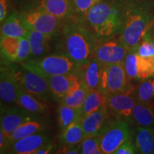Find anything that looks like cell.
Returning <instances> with one entry per match:
<instances>
[{"instance_id": "6da1fadb", "label": "cell", "mask_w": 154, "mask_h": 154, "mask_svg": "<svg viewBox=\"0 0 154 154\" xmlns=\"http://www.w3.org/2000/svg\"><path fill=\"white\" fill-rule=\"evenodd\" d=\"M125 2L101 0L88 11L85 17L98 43L120 34L124 19Z\"/></svg>"}, {"instance_id": "7a4b0ae2", "label": "cell", "mask_w": 154, "mask_h": 154, "mask_svg": "<svg viewBox=\"0 0 154 154\" xmlns=\"http://www.w3.org/2000/svg\"><path fill=\"white\" fill-rule=\"evenodd\" d=\"M65 54L82 67L93 59L98 42L91 28L80 20L67 21L61 27Z\"/></svg>"}, {"instance_id": "3957f363", "label": "cell", "mask_w": 154, "mask_h": 154, "mask_svg": "<svg viewBox=\"0 0 154 154\" xmlns=\"http://www.w3.org/2000/svg\"><path fill=\"white\" fill-rule=\"evenodd\" d=\"M154 20V11L146 2H125L124 19L119 34L121 41L129 51H136L145 32Z\"/></svg>"}, {"instance_id": "277c9868", "label": "cell", "mask_w": 154, "mask_h": 154, "mask_svg": "<svg viewBox=\"0 0 154 154\" xmlns=\"http://www.w3.org/2000/svg\"><path fill=\"white\" fill-rule=\"evenodd\" d=\"M21 66L45 77L55 75L78 74L82 67L66 54H54L21 63Z\"/></svg>"}, {"instance_id": "5b68a950", "label": "cell", "mask_w": 154, "mask_h": 154, "mask_svg": "<svg viewBox=\"0 0 154 154\" xmlns=\"http://www.w3.org/2000/svg\"><path fill=\"white\" fill-rule=\"evenodd\" d=\"M128 121L124 119L111 121L100 134V147L103 154L114 153L120 146L131 138Z\"/></svg>"}, {"instance_id": "8992f818", "label": "cell", "mask_w": 154, "mask_h": 154, "mask_svg": "<svg viewBox=\"0 0 154 154\" xmlns=\"http://www.w3.org/2000/svg\"><path fill=\"white\" fill-rule=\"evenodd\" d=\"M19 14L28 29L38 31L47 35L54 36L62 26V19L37 7Z\"/></svg>"}, {"instance_id": "52a82bcc", "label": "cell", "mask_w": 154, "mask_h": 154, "mask_svg": "<svg viewBox=\"0 0 154 154\" xmlns=\"http://www.w3.org/2000/svg\"><path fill=\"white\" fill-rule=\"evenodd\" d=\"M14 72L19 86L26 91L42 100L49 99L52 96L47 77L23 67L22 69H14Z\"/></svg>"}, {"instance_id": "ba28073f", "label": "cell", "mask_w": 154, "mask_h": 154, "mask_svg": "<svg viewBox=\"0 0 154 154\" xmlns=\"http://www.w3.org/2000/svg\"><path fill=\"white\" fill-rule=\"evenodd\" d=\"M124 63L104 65L101 90L104 92L107 96L124 91L132 87L128 84V78Z\"/></svg>"}, {"instance_id": "9c48e42d", "label": "cell", "mask_w": 154, "mask_h": 154, "mask_svg": "<svg viewBox=\"0 0 154 154\" xmlns=\"http://www.w3.org/2000/svg\"><path fill=\"white\" fill-rule=\"evenodd\" d=\"M129 51L121 41L113 37L98 44L94 57L104 65L124 63Z\"/></svg>"}, {"instance_id": "30bf717a", "label": "cell", "mask_w": 154, "mask_h": 154, "mask_svg": "<svg viewBox=\"0 0 154 154\" xmlns=\"http://www.w3.org/2000/svg\"><path fill=\"white\" fill-rule=\"evenodd\" d=\"M134 90L131 87L124 91L107 96L106 105L109 110L128 123H132L133 109L137 102Z\"/></svg>"}, {"instance_id": "8fae6325", "label": "cell", "mask_w": 154, "mask_h": 154, "mask_svg": "<svg viewBox=\"0 0 154 154\" xmlns=\"http://www.w3.org/2000/svg\"><path fill=\"white\" fill-rule=\"evenodd\" d=\"M124 63L128 79L144 81L154 77V63L136 51H129Z\"/></svg>"}, {"instance_id": "7c38bea8", "label": "cell", "mask_w": 154, "mask_h": 154, "mask_svg": "<svg viewBox=\"0 0 154 154\" xmlns=\"http://www.w3.org/2000/svg\"><path fill=\"white\" fill-rule=\"evenodd\" d=\"M1 131L9 138L15 130L24 123L36 119L37 115L31 113L22 107H2Z\"/></svg>"}, {"instance_id": "4fadbf2b", "label": "cell", "mask_w": 154, "mask_h": 154, "mask_svg": "<svg viewBox=\"0 0 154 154\" xmlns=\"http://www.w3.org/2000/svg\"><path fill=\"white\" fill-rule=\"evenodd\" d=\"M0 71V98L2 102L7 104L17 103L19 85L14 69L2 66Z\"/></svg>"}, {"instance_id": "5bb4252c", "label": "cell", "mask_w": 154, "mask_h": 154, "mask_svg": "<svg viewBox=\"0 0 154 154\" xmlns=\"http://www.w3.org/2000/svg\"><path fill=\"white\" fill-rule=\"evenodd\" d=\"M109 110L106 105L84 117L81 120L85 138L99 136L101 134L109 122Z\"/></svg>"}, {"instance_id": "9a60e30c", "label": "cell", "mask_w": 154, "mask_h": 154, "mask_svg": "<svg viewBox=\"0 0 154 154\" xmlns=\"http://www.w3.org/2000/svg\"><path fill=\"white\" fill-rule=\"evenodd\" d=\"M49 135L42 131L13 142L9 146L11 153L34 154L37 150L49 140Z\"/></svg>"}, {"instance_id": "2e32d148", "label": "cell", "mask_w": 154, "mask_h": 154, "mask_svg": "<svg viewBox=\"0 0 154 154\" xmlns=\"http://www.w3.org/2000/svg\"><path fill=\"white\" fill-rule=\"evenodd\" d=\"M84 71L82 73V79L88 91L101 90L104 64L94 57L90 62L86 66H84Z\"/></svg>"}, {"instance_id": "e0dca14e", "label": "cell", "mask_w": 154, "mask_h": 154, "mask_svg": "<svg viewBox=\"0 0 154 154\" xmlns=\"http://www.w3.org/2000/svg\"><path fill=\"white\" fill-rule=\"evenodd\" d=\"M82 72L78 74L55 75L48 77L50 89L54 99L61 101V100L66 95L67 91L73 82L82 74Z\"/></svg>"}, {"instance_id": "ac0fdd59", "label": "cell", "mask_w": 154, "mask_h": 154, "mask_svg": "<svg viewBox=\"0 0 154 154\" xmlns=\"http://www.w3.org/2000/svg\"><path fill=\"white\" fill-rule=\"evenodd\" d=\"M134 144L136 153H154V128L138 126L134 134Z\"/></svg>"}, {"instance_id": "d6986e66", "label": "cell", "mask_w": 154, "mask_h": 154, "mask_svg": "<svg viewBox=\"0 0 154 154\" xmlns=\"http://www.w3.org/2000/svg\"><path fill=\"white\" fill-rule=\"evenodd\" d=\"M132 124L138 126L154 127V101H137L133 109Z\"/></svg>"}, {"instance_id": "ffe728a7", "label": "cell", "mask_w": 154, "mask_h": 154, "mask_svg": "<svg viewBox=\"0 0 154 154\" xmlns=\"http://www.w3.org/2000/svg\"><path fill=\"white\" fill-rule=\"evenodd\" d=\"M17 104L34 115L44 114L48 111V105L33 94L19 86Z\"/></svg>"}, {"instance_id": "44dd1931", "label": "cell", "mask_w": 154, "mask_h": 154, "mask_svg": "<svg viewBox=\"0 0 154 154\" xmlns=\"http://www.w3.org/2000/svg\"><path fill=\"white\" fill-rule=\"evenodd\" d=\"M29 29L19 16V12L12 11L3 22L1 27V37H17L26 36Z\"/></svg>"}, {"instance_id": "7402d4cb", "label": "cell", "mask_w": 154, "mask_h": 154, "mask_svg": "<svg viewBox=\"0 0 154 154\" xmlns=\"http://www.w3.org/2000/svg\"><path fill=\"white\" fill-rule=\"evenodd\" d=\"M36 7L62 20L70 17L74 10L69 0H40Z\"/></svg>"}, {"instance_id": "603a6c76", "label": "cell", "mask_w": 154, "mask_h": 154, "mask_svg": "<svg viewBox=\"0 0 154 154\" xmlns=\"http://www.w3.org/2000/svg\"><path fill=\"white\" fill-rule=\"evenodd\" d=\"M49 127V121L40 119H35L24 123L19 126L8 138L9 146L13 142L22 139L30 135L44 131Z\"/></svg>"}, {"instance_id": "cb8c5ba5", "label": "cell", "mask_w": 154, "mask_h": 154, "mask_svg": "<svg viewBox=\"0 0 154 154\" xmlns=\"http://www.w3.org/2000/svg\"><path fill=\"white\" fill-rule=\"evenodd\" d=\"M53 35H47L38 31L29 29L26 37L29 41L32 59L44 57L49 50L50 39Z\"/></svg>"}, {"instance_id": "d4e9b609", "label": "cell", "mask_w": 154, "mask_h": 154, "mask_svg": "<svg viewBox=\"0 0 154 154\" xmlns=\"http://www.w3.org/2000/svg\"><path fill=\"white\" fill-rule=\"evenodd\" d=\"M106 103L107 95L103 91H89L82 107V119L106 106Z\"/></svg>"}, {"instance_id": "484cf974", "label": "cell", "mask_w": 154, "mask_h": 154, "mask_svg": "<svg viewBox=\"0 0 154 154\" xmlns=\"http://www.w3.org/2000/svg\"><path fill=\"white\" fill-rule=\"evenodd\" d=\"M58 122L61 131H63L71 124L82 119V109H75L60 103L58 107Z\"/></svg>"}, {"instance_id": "4316f807", "label": "cell", "mask_w": 154, "mask_h": 154, "mask_svg": "<svg viewBox=\"0 0 154 154\" xmlns=\"http://www.w3.org/2000/svg\"><path fill=\"white\" fill-rule=\"evenodd\" d=\"M85 138L81 121L75 122L63 131L59 137V140L63 146H70L79 144Z\"/></svg>"}, {"instance_id": "83f0119b", "label": "cell", "mask_w": 154, "mask_h": 154, "mask_svg": "<svg viewBox=\"0 0 154 154\" xmlns=\"http://www.w3.org/2000/svg\"><path fill=\"white\" fill-rule=\"evenodd\" d=\"M19 38L17 37H1V54L9 62H16L18 54Z\"/></svg>"}, {"instance_id": "f1b7e54d", "label": "cell", "mask_w": 154, "mask_h": 154, "mask_svg": "<svg viewBox=\"0 0 154 154\" xmlns=\"http://www.w3.org/2000/svg\"><path fill=\"white\" fill-rule=\"evenodd\" d=\"M88 89L87 87L82 83V86L76 92L70 96H65L61 100L60 103L75 108V109H82L83 105L85 101L86 97L88 93Z\"/></svg>"}, {"instance_id": "f546056e", "label": "cell", "mask_w": 154, "mask_h": 154, "mask_svg": "<svg viewBox=\"0 0 154 154\" xmlns=\"http://www.w3.org/2000/svg\"><path fill=\"white\" fill-rule=\"evenodd\" d=\"M137 101L149 102L154 99V77L147 79L138 86L136 94Z\"/></svg>"}, {"instance_id": "4dcf8cb0", "label": "cell", "mask_w": 154, "mask_h": 154, "mask_svg": "<svg viewBox=\"0 0 154 154\" xmlns=\"http://www.w3.org/2000/svg\"><path fill=\"white\" fill-rule=\"evenodd\" d=\"M81 153L83 154H102L100 147L99 136L85 138L82 141Z\"/></svg>"}, {"instance_id": "1f68e13d", "label": "cell", "mask_w": 154, "mask_h": 154, "mask_svg": "<svg viewBox=\"0 0 154 154\" xmlns=\"http://www.w3.org/2000/svg\"><path fill=\"white\" fill-rule=\"evenodd\" d=\"M101 0H72L73 7L78 16L85 18L88 11Z\"/></svg>"}, {"instance_id": "d6a6232c", "label": "cell", "mask_w": 154, "mask_h": 154, "mask_svg": "<svg viewBox=\"0 0 154 154\" xmlns=\"http://www.w3.org/2000/svg\"><path fill=\"white\" fill-rule=\"evenodd\" d=\"M31 55V47L29 41L26 36L19 38V44L18 49V54L16 63H22L28 60V58Z\"/></svg>"}, {"instance_id": "836d02e7", "label": "cell", "mask_w": 154, "mask_h": 154, "mask_svg": "<svg viewBox=\"0 0 154 154\" xmlns=\"http://www.w3.org/2000/svg\"><path fill=\"white\" fill-rule=\"evenodd\" d=\"M136 52L144 58L154 57V47L149 41L142 39Z\"/></svg>"}, {"instance_id": "e575fe53", "label": "cell", "mask_w": 154, "mask_h": 154, "mask_svg": "<svg viewBox=\"0 0 154 154\" xmlns=\"http://www.w3.org/2000/svg\"><path fill=\"white\" fill-rule=\"evenodd\" d=\"M136 153L134 142L131 138H129L125 141L124 143L113 154H134Z\"/></svg>"}, {"instance_id": "d590c367", "label": "cell", "mask_w": 154, "mask_h": 154, "mask_svg": "<svg viewBox=\"0 0 154 154\" xmlns=\"http://www.w3.org/2000/svg\"><path fill=\"white\" fill-rule=\"evenodd\" d=\"M58 153H65V154H79L81 153V145H70V146H63L62 149L60 151L57 152Z\"/></svg>"}, {"instance_id": "8d00e7d4", "label": "cell", "mask_w": 154, "mask_h": 154, "mask_svg": "<svg viewBox=\"0 0 154 154\" xmlns=\"http://www.w3.org/2000/svg\"><path fill=\"white\" fill-rule=\"evenodd\" d=\"M142 39L149 41L154 47V20L151 23L144 33Z\"/></svg>"}, {"instance_id": "74e56055", "label": "cell", "mask_w": 154, "mask_h": 154, "mask_svg": "<svg viewBox=\"0 0 154 154\" xmlns=\"http://www.w3.org/2000/svg\"><path fill=\"white\" fill-rule=\"evenodd\" d=\"M54 145L52 142L49 141L45 144H44L43 146H42L41 147L36 151L34 154H48L52 153L54 151Z\"/></svg>"}, {"instance_id": "f35d334b", "label": "cell", "mask_w": 154, "mask_h": 154, "mask_svg": "<svg viewBox=\"0 0 154 154\" xmlns=\"http://www.w3.org/2000/svg\"><path fill=\"white\" fill-rule=\"evenodd\" d=\"M8 147H9L8 138L0 130V150H1V153H5V151L8 150Z\"/></svg>"}, {"instance_id": "ab89813d", "label": "cell", "mask_w": 154, "mask_h": 154, "mask_svg": "<svg viewBox=\"0 0 154 154\" xmlns=\"http://www.w3.org/2000/svg\"><path fill=\"white\" fill-rule=\"evenodd\" d=\"M7 0H0V22L1 23L5 20L7 16Z\"/></svg>"}]
</instances>
